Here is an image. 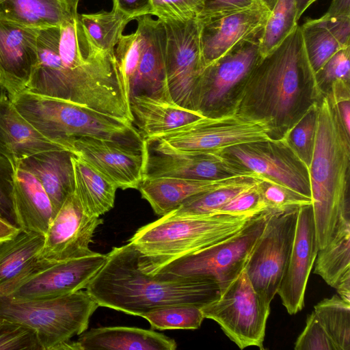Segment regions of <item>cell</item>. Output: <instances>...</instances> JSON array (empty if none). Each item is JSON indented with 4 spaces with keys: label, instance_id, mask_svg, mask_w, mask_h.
Instances as JSON below:
<instances>
[{
    "label": "cell",
    "instance_id": "1",
    "mask_svg": "<svg viewBox=\"0 0 350 350\" xmlns=\"http://www.w3.org/2000/svg\"><path fill=\"white\" fill-rule=\"evenodd\" d=\"M38 53V62L27 91L85 106L133 124L115 54L94 45L79 14L59 26L39 29Z\"/></svg>",
    "mask_w": 350,
    "mask_h": 350
},
{
    "label": "cell",
    "instance_id": "2",
    "mask_svg": "<svg viewBox=\"0 0 350 350\" xmlns=\"http://www.w3.org/2000/svg\"><path fill=\"white\" fill-rule=\"evenodd\" d=\"M323 96L297 25L252 69L233 112L264 123L271 139H282Z\"/></svg>",
    "mask_w": 350,
    "mask_h": 350
},
{
    "label": "cell",
    "instance_id": "3",
    "mask_svg": "<svg viewBox=\"0 0 350 350\" xmlns=\"http://www.w3.org/2000/svg\"><path fill=\"white\" fill-rule=\"evenodd\" d=\"M131 243L113 247L86 291L99 306L142 314L174 306L202 307L220 295L214 281L202 277L161 278L142 271Z\"/></svg>",
    "mask_w": 350,
    "mask_h": 350
},
{
    "label": "cell",
    "instance_id": "4",
    "mask_svg": "<svg viewBox=\"0 0 350 350\" xmlns=\"http://www.w3.org/2000/svg\"><path fill=\"white\" fill-rule=\"evenodd\" d=\"M318 109L315 146L308 170L320 250L329 241L340 217L350 213V135L327 95L322 97Z\"/></svg>",
    "mask_w": 350,
    "mask_h": 350
},
{
    "label": "cell",
    "instance_id": "5",
    "mask_svg": "<svg viewBox=\"0 0 350 350\" xmlns=\"http://www.w3.org/2000/svg\"><path fill=\"white\" fill-rule=\"evenodd\" d=\"M252 217L166 214L139 228L129 242L138 251L140 269L152 273L167 262L226 239L242 229Z\"/></svg>",
    "mask_w": 350,
    "mask_h": 350
},
{
    "label": "cell",
    "instance_id": "6",
    "mask_svg": "<svg viewBox=\"0 0 350 350\" xmlns=\"http://www.w3.org/2000/svg\"><path fill=\"white\" fill-rule=\"evenodd\" d=\"M11 100L21 114L40 133L67 150L69 141L85 136L133 146L146 145L132 122L88 107L27 90Z\"/></svg>",
    "mask_w": 350,
    "mask_h": 350
},
{
    "label": "cell",
    "instance_id": "7",
    "mask_svg": "<svg viewBox=\"0 0 350 350\" xmlns=\"http://www.w3.org/2000/svg\"><path fill=\"white\" fill-rule=\"evenodd\" d=\"M98 306L83 289L46 299L1 297L0 317L33 329L42 350H57L88 329L90 319Z\"/></svg>",
    "mask_w": 350,
    "mask_h": 350
},
{
    "label": "cell",
    "instance_id": "8",
    "mask_svg": "<svg viewBox=\"0 0 350 350\" xmlns=\"http://www.w3.org/2000/svg\"><path fill=\"white\" fill-rule=\"evenodd\" d=\"M136 21L135 31L122 35L114 52L129 105L130 99L135 96H170L165 75L164 24L151 15L139 17Z\"/></svg>",
    "mask_w": 350,
    "mask_h": 350
},
{
    "label": "cell",
    "instance_id": "9",
    "mask_svg": "<svg viewBox=\"0 0 350 350\" xmlns=\"http://www.w3.org/2000/svg\"><path fill=\"white\" fill-rule=\"evenodd\" d=\"M270 212L271 209H266L256 214L226 239L167 262L150 274L161 278H206L217 284L221 294L245 269Z\"/></svg>",
    "mask_w": 350,
    "mask_h": 350
},
{
    "label": "cell",
    "instance_id": "10",
    "mask_svg": "<svg viewBox=\"0 0 350 350\" xmlns=\"http://www.w3.org/2000/svg\"><path fill=\"white\" fill-rule=\"evenodd\" d=\"M261 35L239 43L204 68L193 93V111L210 118L234 113L240 90L262 57Z\"/></svg>",
    "mask_w": 350,
    "mask_h": 350
},
{
    "label": "cell",
    "instance_id": "11",
    "mask_svg": "<svg viewBox=\"0 0 350 350\" xmlns=\"http://www.w3.org/2000/svg\"><path fill=\"white\" fill-rule=\"evenodd\" d=\"M106 259L107 254L98 252L59 261L37 258L18 276L0 287V297L46 299L84 289Z\"/></svg>",
    "mask_w": 350,
    "mask_h": 350
},
{
    "label": "cell",
    "instance_id": "12",
    "mask_svg": "<svg viewBox=\"0 0 350 350\" xmlns=\"http://www.w3.org/2000/svg\"><path fill=\"white\" fill-rule=\"evenodd\" d=\"M204 318L215 321L241 349H264L270 305L254 290L245 269L219 297L201 307Z\"/></svg>",
    "mask_w": 350,
    "mask_h": 350
},
{
    "label": "cell",
    "instance_id": "13",
    "mask_svg": "<svg viewBox=\"0 0 350 350\" xmlns=\"http://www.w3.org/2000/svg\"><path fill=\"white\" fill-rule=\"evenodd\" d=\"M269 139V131L264 123L231 113L215 118L202 117L145 141L147 146L155 149L192 152L217 151L233 145Z\"/></svg>",
    "mask_w": 350,
    "mask_h": 350
},
{
    "label": "cell",
    "instance_id": "14",
    "mask_svg": "<svg viewBox=\"0 0 350 350\" xmlns=\"http://www.w3.org/2000/svg\"><path fill=\"white\" fill-rule=\"evenodd\" d=\"M299 207L271 210L245 270L257 293L270 305L291 254Z\"/></svg>",
    "mask_w": 350,
    "mask_h": 350
},
{
    "label": "cell",
    "instance_id": "15",
    "mask_svg": "<svg viewBox=\"0 0 350 350\" xmlns=\"http://www.w3.org/2000/svg\"><path fill=\"white\" fill-rule=\"evenodd\" d=\"M218 151L245 172L267 178L311 198L309 170L284 139L243 143Z\"/></svg>",
    "mask_w": 350,
    "mask_h": 350
},
{
    "label": "cell",
    "instance_id": "16",
    "mask_svg": "<svg viewBox=\"0 0 350 350\" xmlns=\"http://www.w3.org/2000/svg\"><path fill=\"white\" fill-rule=\"evenodd\" d=\"M162 21L166 34L165 64L169 93L176 104L193 110V93L204 69L198 20Z\"/></svg>",
    "mask_w": 350,
    "mask_h": 350
},
{
    "label": "cell",
    "instance_id": "17",
    "mask_svg": "<svg viewBox=\"0 0 350 350\" xmlns=\"http://www.w3.org/2000/svg\"><path fill=\"white\" fill-rule=\"evenodd\" d=\"M68 149L116 187L137 189L144 178L147 147L94 137H79L68 142Z\"/></svg>",
    "mask_w": 350,
    "mask_h": 350
},
{
    "label": "cell",
    "instance_id": "18",
    "mask_svg": "<svg viewBox=\"0 0 350 350\" xmlns=\"http://www.w3.org/2000/svg\"><path fill=\"white\" fill-rule=\"evenodd\" d=\"M270 11L260 3L242 10L198 16L203 67L232 48L260 35Z\"/></svg>",
    "mask_w": 350,
    "mask_h": 350
},
{
    "label": "cell",
    "instance_id": "19",
    "mask_svg": "<svg viewBox=\"0 0 350 350\" xmlns=\"http://www.w3.org/2000/svg\"><path fill=\"white\" fill-rule=\"evenodd\" d=\"M103 221L83 210L76 193L70 194L51 221L38 258L59 261L86 256L94 232Z\"/></svg>",
    "mask_w": 350,
    "mask_h": 350
},
{
    "label": "cell",
    "instance_id": "20",
    "mask_svg": "<svg viewBox=\"0 0 350 350\" xmlns=\"http://www.w3.org/2000/svg\"><path fill=\"white\" fill-rule=\"evenodd\" d=\"M144 179L173 177L216 180L247 174L221 154L213 152H179L147 146Z\"/></svg>",
    "mask_w": 350,
    "mask_h": 350
},
{
    "label": "cell",
    "instance_id": "21",
    "mask_svg": "<svg viewBox=\"0 0 350 350\" xmlns=\"http://www.w3.org/2000/svg\"><path fill=\"white\" fill-rule=\"evenodd\" d=\"M319 250L312 204L301 206L291 254L277 291L290 314L304 307L307 282Z\"/></svg>",
    "mask_w": 350,
    "mask_h": 350
},
{
    "label": "cell",
    "instance_id": "22",
    "mask_svg": "<svg viewBox=\"0 0 350 350\" xmlns=\"http://www.w3.org/2000/svg\"><path fill=\"white\" fill-rule=\"evenodd\" d=\"M38 31L0 18V90L10 99L26 90L37 66Z\"/></svg>",
    "mask_w": 350,
    "mask_h": 350
},
{
    "label": "cell",
    "instance_id": "23",
    "mask_svg": "<svg viewBox=\"0 0 350 350\" xmlns=\"http://www.w3.org/2000/svg\"><path fill=\"white\" fill-rule=\"evenodd\" d=\"M55 149L66 148L40 133L21 114L9 96L0 90V156L15 170L23 159Z\"/></svg>",
    "mask_w": 350,
    "mask_h": 350
},
{
    "label": "cell",
    "instance_id": "24",
    "mask_svg": "<svg viewBox=\"0 0 350 350\" xmlns=\"http://www.w3.org/2000/svg\"><path fill=\"white\" fill-rule=\"evenodd\" d=\"M73 155L66 149L43 151L23 159L16 167L39 180L51 200L54 215L67 197L75 192Z\"/></svg>",
    "mask_w": 350,
    "mask_h": 350
},
{
    "label": "cell",
    "instance_id": "25",
    "mask_svg": "<svg viewBox=\"0 0 350 350\" xmlns=\"http://www.w3.org/2000/svg\"><path fill=\"white\" fill-rule=\"evenodd\" d=\"M129 106L133 124L144 139L204 117L198 111L178 105L170 95L135 96L130 99Z\"/></svg>",
    "mask_w": 350,
    "mask_h": 350
},
{
    "label": "cell",
    "instance_id": "26",
    "mask_svg": "<svg viewBox=\"0 0 350 350\" xmlns=\"http://www.w3.org/2000/svg\"><path fill=\"white\" fill-rule=\"evenodd\" d=\"M12 203L21 230L44 235L54 216L51 200L39 180L22 169L14 170Z\"/></svg>",
    "mask_w": 350,
    "mask_h": 350
},
{
    "label": "cell",
    "instance_id": "27",
    "mask_svg": "<svg viewBox=\"0 0 350 350\" xmlns=\"http://www.w3.org/2000/svg\"><path fill=\"white\" fill-rule=\"evenodd\" d=\"M248 175L216 180L159 177L144 179L137 189L154 213L163 216L193 196L237 183Z\"/></svg>",
    "mask_w": 350,
    "mask_h": 350
},
{
    "label": "cell",
    "instance_id": "28",
    "mask_svg": "<svg viewBox=\"0 0 350 350\" xmlns=\"http://www.w3.org/2000/svg\"><path fill=\"white\" fill-rule=\"evenodd\" d=\"M78 350H175L177 344L151 329L131 327L92 328L79 335Z\"/></svg>",
    "mask_w": 350,
    "mask_h": 350
},
{
    "label": "cell",
    "instance_id": "29",
    "mask_svg": "<svg viewBox=\"0 0 350 350\" xmlns=\"http://www.w3.org/2000/svg\"><path fill=\"white\" fill-rule=\"evenodd\" d=\"M308 59L314 72L338 51L350 46V16L309 19L300 26Z\"/></svg>",
    "mask_w": 350,
    "mask_h": 350
},
{
    "label": "cell",
    "instance_id": "30",
    "mask_svg": "<svg viewBox=\"0 0 350 350\" xmlns=\"http://www.w3.org/2000/svg\"><path fill=\"white\" fill-rule=\"evenodd\" d=\"M77 14L63 0H0V18L36 29L59 26Z\"/></svg>",
    "mask_w": 350,
    "mask_h": 350
},
{
    "label": "cell",
    "instance_id": "31",
    "mask_svg": "<svg viewBox=\"0 0 350 350\" xmlns=\"http://www.w3.org/2000/svg\"><path fill=\"white\" fill-rule=\"evenodd\" d=\"M314 262V273L330 286L337 288L350 282V214L340 217L329 241L319 250Z\"/></svg>",
    "mask_w": 350,
    "mask_h": 350
},
{
    "label": "cell",
    "instance_id": "32",
    "mask_svg": "<svg viewBox=\"0 0 350 350\" xmlns=\"http://www.w3.org/2000/svg\"><path fill=\"white\" fill-rule=\"evenodd\" d=\"M75 193L85 212L96 217L105 214L114 206L116 185L81 158L73 155Z\"/></svg>",
    "mask_w": 350,
    "mask_h": 350
},
{
    "label": "cell",
    "instance_id": "33",
    "mask_svg": "<svg viewBox=\"0 0 350 350\" xmlns=\"http://www.w3.org/2000/svg\"><path fill=\"white\" fill-rule=\"evenodd\" d=\"M44 235L21 231L12 239L0 242V287L18 276L37 258Z\"/></svg>",
    "mask_w": 350,
    "mask_h": 350
},
{
    "label": "cell",
    "instance_id": "34",
    "mask_svg": "<svg viewBox=\"0 0 350 350\" xmlns=\"http://www.w3.org/2000/svg\"><path fill=\"white\" fill-rule=\"evenodd\" d=\"M82 27L89 40L99 49L114 54L115 47L132 19L112 8L109 12L79 14Z\"/></svg>",
    "mask_w": 350,
    "mask_h": 350
},
{
    "label": "cell",
    "instance_id": "35",
    "mask_svg": "<svg viewBox=\"0 0 350 350\" xmlns=\"http://www.w3.org/2000/svg\"><path fill=\"white\" fill-rule=\"evenodd\" d=\"M259 176L250 174L239 181L191 197L175 210L172 216H195L216 214L217 211L245 189L254 185Z\"/></svg>",
    "mask_w": 350,
    "mask_h": 350
},
{
    "label": "cell",
    "instance_id": "36",
    "mask_svg": "<svg viewBox=\"0 0 350 350\" xmlns=\"http://www.w3.org/2000/svg\"><path fill=\"white\" fill-rule=\"evenodd\" d=\"M314 312L334 342L336 350H349L350 303L334 295L319 302Z\"/></svg>",
    "mask_w": 350,
    "mask_h": 350
},
{
    "label": "cell",
    "instance_id": "37",
    "mask_svg": "<svg viewBox=\"0 0 350 350\" xmlns=\"http://www.w3.org/2000/svg\"><path fill=\"white\" fill-rule=\"evenodd\" d=\"M298 20L295 0H278L262 32V56L279 45L296 27Z\"/></svg>",
    "mask_w": 350,
    "mask_h": 350
},
{
    "label": "cell",
    "instance_id": "38",
    "mask_svg": "<svg viewBox=\"0 0 350 350\" xmlns=\"http://www.w3.org/2000/svg\"><path fill=\"white\" fill-rule=\"evenodd\" d=\"M152 329H196L204 319L201 308L193 305L166 307L142 314Z\"/></svg>",
    "mask_w": 350,
    "mask_h": 350
},
{
    "label": "cell",
    "instance_id": "39",
    "mask_svg": "<svg viewBox=\"0 0 350 350\" xmlns=\"http://www.w3.org/2000/svg\"><path fill=\"white\" fill-rule=\"evenodd\" d=\"M318 104L313 105L288 131L284 139L296 155L310 167L318 126Z\"/></svg>",
    "mask_w": 350,
    "mask_h": 350
},
{
    "label": "cell",
    "instance_id": "40",
    "mask_svg": "<svg viewBox=\"0 0 350 350\" xmlns=\"http://www.w3.org/2000/svg\"><path fill=\"white\" fill-rule=\"evenodd\" d=\"M257 186L267 209L284 210L312 204L311 198L261 176Z\"/></svg>",
    "mask_w": 350,
    "mask_h": 350
},
{
    "label": "cell",
    "instance_id": "41",
    "mask_svg": "<svg viewBox=\"0 0 350 350\" xmlns=\"http://www.w3.org/2000/svg\"><path fill=\"white\" fill-rule=\"evenodd\" d=\"M317 86L323 96L338 81L350 82V46L334 53L316 72Z\"/></svg>",
    "mask_w": 350,
    "mask_h": 350
},
{
    "label": "cell",
    "instance_id": "42",
    "mask_svg": "<svg viewBox=\"0 0 350 350\" xmlns=\"http://www.w3.org/2000/svg\"><path fill=\"white\" fill-rule=\"evenodd\" d=\"M0 350H42V347L33 329L0 317Z\"/></svg>",
    "mask_w": 350,
    "mask_h": 350
},
{
    "label": "cell",
    "instance_id": "43",
    "mask_svg": "<svg viewBox=\"0 0 350 350\" xmlns=\"http://www.w3.org/2000/svg\"><path fill=\"white\" fill-rule=\"evenodd\" d=\"M152 15L161 21H185L196 18L204 0H151Z\"/></svg>",
    "mask_w": 350,
    "mask_h": 350
},
{
    "label": "cell",
    "instance_id": "44",
    "mask_svg": "<svg viewBox=\"0 0 350 350\" xmlns=\"http://www.w3.org/2000/svg\"><path fill=\"white\" fill-rule=\"evenodd\" d=\"M257 183L234 196L216 214L252 217L267 209Z\"/></svg>",
    "mask_w": 350,
    "mask_h": 350
},
{
    "label": "cell",
    "instance_id": "45",
    "mask_svg": "<svg viewBox=\"0 0 350 350\" xmlns=\"http://www.w3.org/2000/svg\"><path fill=\"white\" fill-rule=\"evenodd\" d=\"M295 345V350H336L334 342L314 311L308 316L306 326Z\"/></svg>",
    "mask_w": 350,
    "mask_h": 350
},
{
    "label": "cell",
    "instance_id": "46",
    "mask_svg": "<svg viewBox=\"0 0 350 350\" xmlns=\"http://www.w3.org/2000/svg\"><path fill=\"white\" fill-rule=\"evenodd\" d=\"M14 174L12 165L0 156V213L17 226L12 203Z\"/></svg>",
    "mask_w": 350,
    "mask_h": 350
},
{
    "label": "cell",
    "instance_id": "47",
    "mask_svg": "<svg viewBox=\"0 0 350 350\" xmlns=\"http://www.w3.org/2000/svg\"><path fill=\"white\" fill-rule=\"evenodd\" d=\"M257 3H260L258 0H204L198 16L242 10Z\"/></svg>",
    "mask_w": 350,
    "mask_h": 350
},
{
    "label": "cell",
    "instance_id": "48",
    "mask_svg": "<svg viewBox=\"0 0 350 350\" xmlns=\"http://www.w3.org/2000/svg\"><path fill=\"white\" fill-rule=\"evenodd\" d=\"M112 1L113 8L126 14L132 21L145 15L152 16L151 0H112Z\"/></svg>",
    "mask_w": 350,
    "mask_h": 350
},
{
    "label": "cell",
    "instance_id": "49",
    "mask_svg": "<svg viewBox=\"0 0 350 350\" xmlns=\"http://www.w3.org/2000/svg\"><path fill=\"white\" fill-rule=\"evenodd\" d=\"M323 16L325 18L350 16V0H332Z\"/></svg>",
    "mask_w": 350,
    "mask_h": 350
},
{
    "label": "cell",
    "instance_id": "50",
    "mask_svg": "<svg viewBox=\"0 0 350 350\" xmlns=\"http://www.w3.org/2000/svg\"><path fill=\"white\" fill-rule=\"evenodd\" d=\"M332 100L335 105L338 115L345 131L350 135V98Z\"/></svg>",
    "mask_w": 350,
    "mask_h": 350
},
{
    "label": "cell",
    "instance_id": "51",
    "mask_svg": "<svg viewBox=\"0 0 350 350\" xmlns=\"http://www.w3.org/2000/svg\"><path fill=\"white\" fill-rule=\"evenodd\" d=\"M20 231V228L12 224L0 213V242L12 239Z\"/></svg>",
    "mask_w": 350,
    "mask_h": 350
},
{
    "label": "cell",
    "instance_id": "52",
    "mask_svg": "<svg viewBox=\"0 0 350 350\" xmlns=\"http://www.w3.org/2000/svg\"><path fill=\"white\" fill-rule=\"evenodd\" d=\"M316 1L317 0H295L298 19H299L304 12Z\"/></svg>",
    "mask_w": 350,
    "mask_h": 350
},
{
    "label": "cell",
    "instance_id": "53",
    "mask_svg": "<svg viewBox=\"0 0 350 350\" xmlns=\"http://www.w3.org/2000/svg\"><path fill=\"white\" fill-rule=\"evenodd\" d=\"M70 9L75 13H77V7L79 0H63Z\"/></svg>",
    "mask_w": 350,
    "mask_h": 350
},
{
    "label": "cell",
    "instance_id": "54",
    "mask_svg": "<svg viewBox=\"0 0 350 350\" xmlns=\"http://www.w3.org/2000/svg\"><path fill=\"white\" fill-rule=\"evenodd\" d=\"M258 1L269 11H271L278 0H258Z\"/></svg>",
    "mask_w": 350,
    "mask_h": 350
}]
</instances>
